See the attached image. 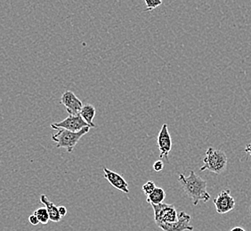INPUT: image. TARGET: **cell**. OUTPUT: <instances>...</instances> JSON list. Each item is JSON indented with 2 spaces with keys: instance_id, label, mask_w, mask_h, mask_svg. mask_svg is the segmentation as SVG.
I'll list each match as a JSON object with an SVG mask.
<instances>
[{
  "instance_id": "obj_19",
  "label": "cell",
  "mask_w": 251,
  "mask_h": 231,
  "mask_svg": "<svg viewBox=\"0 0 251 231\" xmlns=\"http://www.w3.org/2000/svg\"><path fill=\"white\" fill-rule=\"evenodd\" d=\"M58 211L59 213H60V215H61L62 217L65 216V215L67 214V209H66V207H58Z\"/></svg>"
},
{
  "instance_id": "obj_1",
  "label": "cell",
  "mask_w": 251,
  "mask_h": 231,
  "mask_svg": "<svg viewBox=\"0 0 251 231\" xmlns=\"http://www.w3.org/2000/svg\"><path fill=\"white\" fill-rule=\"evenodd\" d=\"M178 181L185 194L192 199L193 206L196 207L200 201H209L210 195L207 190V182L194 173V171H191L187 177L184 173H180Z\"/></svg>"
},
{
  "instance_id": "obj_6",
  "label": "cell",
  "mask_w": 251,
  "mask_h": 231,
  "mask_svg": "<svg viewBox=\"0 0 251 231\" xmlns=\"http://www.w3.org/2000/svg\"><path fill=\"white\" fill-rule=\"evenodd\" d=\"M158 146L159 149V158L166 159L169 161V152L172 149V139L169 132V126L167 124L162 125L158 135Z\"/></svg>"
},
{
  "instance_id": "obj_17",
  "label": "cell",
  "mask_w": 251,
  "mask_h": 231,
  "mask_svg": "<svg viewBox=\"0 0 251 231\" xmlns=\"http://www.w3.org/2000/svg\"><path fill=\"white\" fill-rule=\"evenodd\" d=\"M163 168H164V164L161 160H158L153 164V169H154L155 172H161Z\"/></svg>"
},
{
  "instance_id": "obj_18",
  "label": "cell",
  "mask_w": 251,
  "mask_h": 231,
  "mask_svg": "<svg viewBox=\"0 0 251 231\" xmlns=\"http://www.w3.org/2000/svg\"><path fill=\"white\" fill-rule=\"evenodd\" d=\"M29 222L31 225H33V226H36V225H38L39 223V219H38V217L36 216L35 214H31L30 216L29 217Z\"/></svg>"
},
{
  "instance_id": "obj_5",
  "label": "cell",
  "mask_w": 251,
  "mask_h": 231,
  "mask_svg": "<svg viewBox=\"0 0 251 231\" xmlns=\"http://www.w3.org/2000/svg\"><path fill=\"white\" fill-rule=\"evenodd\" d=\"M214 205L216 210L220 214H225L231 212L235 207V200L231 196L229 189H225L218 194V197L214 199Z\"/></svg>"
},
{
  "instance_id": "obj_9",
  "label": "cell",
  "mask_w": 251,
  "mask_h": 231,
  "mask_svg": "<svg viewBox=\"0 0 251 231\" xmlns=\"http://www.w3.org/2000/svg\"><path fill=\"white\" fill-rule=\"evenodd\" d=\"M191 216L185 212L178 214V220L174 223L165 224L159 227L163 231H193V227L190 224Z\"/></svg>"
},
{
  "instance_id": "obj_4",
  "label": "cell",
  "mask_w": 251,
  "mask_h": 231,
  "mask_svg": "<svg viewBox=\"0 0 251 231\" xmlns=\"http://www.w3.org/2000/svg\"><path fill=\"white\" fill-rule=\"evenodd\" d=\"M154 212L155 223L158 227L174 223L178 220V214L174 205L162 203L158 206H151Z\"/></svg>"
},
{
  "instance_id": "obj_3",
  "label": "cell",
  "mask_w": 251,
  "mask_h": 231,
  "mask_svg": "<svg viewBox=\"0 0 251 231\" xmlns=\"http://www.w3.org/2000/svg\"><path fill=\"white\" fill-rule=\"evenodd\" d=\"M203 166L200 169L201 172L208 170L212 173L220 174L226 168V155L220 149L208 148L203 159Z\"/></svg>"
},
{
  "instance_id": "obj_16",
  "label": "cell",
  "mask_w": 251,
  "mask_h": 231,
  "mask_svg": "<svg viewBox=\"0 0 251 231\" xmlns=\"http://www.w3.org/2000/svg\"><path fill=\"white\" fill-rule=\"evenodd\" d=\"M155 188H156L155 183L150 181V182H147V183L144 184V186H143V191L145 193V196L148 197L150 194L153 192V190H154Z\"/></svg>"
},
{
  "instance_id": "obj_15",
  "label": "cell",
  "mask_w": 251,
  "mask_h": 231,
  "mask_svg": "<svg viewBox=\"0 0 251 231\" xmlns=\"http://www.w3.org/2000/svg\"><path fill=\"white\" fill-rule=\"evenodd\" d=\"M162 5L161 0H145V12H150L151 10L157 8L159 5Z\"/></svg>"
},
{
  "instance_id": "obj_13",
  "label": "cell",
  "mask_w": 251,
  "mask_h": 231,
  "mask_svg": "<svg viewBox=\"0 0 251 231\" xmlns=\"http://www.w3.org/2000/svg\"><path fill=\"white\" fill-rule=\"evenodd\" d=\"M165 198H166V193H165L164 189L156 187L153 192L147 197L146 201L147 203H149L151 206H158V205L163 203Z\"/></svg>"
},
{
  "instance_id": "obj_14",
  "label": "cell",
  "mask_w": 251,
  "mask_h": 231,
  "mask_svg": "<svg viewBox=\"0 0 251 231\" xmlns=\"http://www.w3.org/2000/svg\"><path fill=\"white\" fill-rule=\"evenodd\" d=\"M33 214H35L36 216L38 217L39 219V223L41 224H48L50 219H49V212L48 210L46 209V207H41L37 209L35 212H33Z\"/></svg>"
},
{
  "instance_id": "obj_8",
  "label": "cell",
  "mask_w": 251,
  "mask_h": 231,
  "mask_svg": "<svg viewBox=\"0 0 251 231\" xmlns=\"http://www.w3.org/2000/svg\"><path fill=\"white\" fill-rule=\"evenodd\" d=\"M61 103L66 108L69 115H79L82 109V101L72 91L65 92L61 97Z\"/></svg>"
},
{
  "instance_id": "obj_20",
  "label": "cell",
  "mask_w": 251,
  "mask_h": 231,
  "mask_svg": "<svg viewBox=\"0 0 251 231\" xmlns=\"http://www.w3.org/2000/svg\"><path fill=\"white\" fill-rule=\"evenodd\" d=\"M245 152H246L247 154L250 155L251 157V143L246 145V147H245Z\"/></svg>"
},
{
  "instance_id": "obj_10",
  "label": "cell",
  "mask_w": 251,
  "mask_h": 231,
  "mask_svg": "<svg viewBox=\"0 0 251 231\" xmlns=\"http://www.w3.org/2000/svg\"><path fill=\"white\" fill-rule=\"evenodd\" d=\"M103 173H104V177L109 183H111L112 187L121 190L122 192H129L128 183H126L125 179L123 178L119 173H115L107 167H103Z\"/></svg>"
},
{
  "instance_id": "obj_2",
  "label": "cell",
  "mask_w": 251,
  "mask_h": 231,
  "mask_svg": "<svg viewBox=\"0 0 251 231\" xmlns=\"http://www.w3.org/2000/svg\"><path fill=\"white\" fill-rule=\"evenodd\" d=\"M53 129L58 131L57 134L52 135V140L56 143L57 148H65L68 153H72L74 148L77 144L78 140L81 139L84 135H87L91 127H85L82 130L74 133L71 131L65 130L63 128H58L51 125Z\"/></svg>"
},
{
  "instance_id": "obj_21",
  "label": "cell",
  "mask_w": 251,
  "mask_h": 231,
  "mask_svg": "<svg viewBox=\"0 0 251 231\" xmlns=\"http://www.w3.org/2000/svg\"><path fill=\"white\" fill-rule=\"evenodd\" d=\"M231 231H246L242 227H235L231 230Z\"/></svg>"
},
{
  "instance_id": "obj_12",
  "label": "cell",
  "mask_w": 251,
  "mask_h": 231,
  "mask_svg": "<svg viewBox=\"0 0 251 231\" xmlns=\"http://www.w3.org/2000/svg\"><path fill=\"white\" fill-rule=\"evenodd\" d=\"M96 113H97V111H96L95 107L91 104H86V105H83L79 115L82 117L83 120L85 121L91 128L92 127L95 128V127H97V125L94 124L93 120H94V117L96 116Z\"/></svg>"
},
{
  "instance_id": "obj_11",
  "label": "cell",
  "mask_w": 251,
  "mask_h": 231,
  "mask_svg": "<svg viewBox=\"0 0 251 231\" xmlns=\"http://www.w3.org/2000/svg\"><path fill=\"white\" fill-rule=\"evenodd\" d=\"M40 202L43 204L46 207V209L48 210L50 221L53 222H59L62 220V216L59 213L58 207H56L53 202H51L47 196L41 195Z\"/></svg>"
},
{
  "instance_id": "obj_7",
  "label": "cell",
  "mask_w": 251,
  "mask_h": 231,
  "mask_svg": "<svg viewBox=\"0 0 251 231\" xmlns=\"http://www.w3.org/2000/svg\"><path fill=\"white\" fill-rule=\"evenodd\" d=\"M51 125L58 128H63L65 130L74 132V133L79 132L85 127H90L85 121L83 120L80 115H69L67 118H65L64 120L61 121L59 123H53Z\"/></svg>"
}]
</instances>
